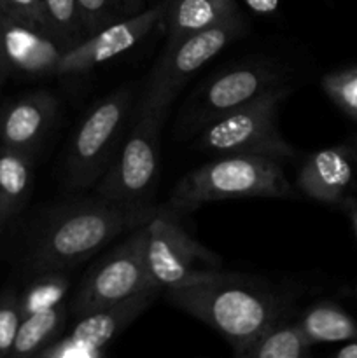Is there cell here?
<instances>
[{
	"instance_id": "cell-1",
	"label": "cell",
	"mask_w": 357,
	"mask_h": 358,
	"mask_svg": "<svg viewBox=\"0 0 357 358\" xmlns=\"http://www.w3.org/2000/svg\"><path fill=\"white\" fill-rule=\"evenodd\" d=\"M172 306L219 332L240 357L258 336L287 320L290 299L262 280L210 271L198 282L164 290Z\"/></svg>"
},
{
	"instance_id": "cell-2",
	"label": "cell",
	"mask_w": 357,
	"mask_h": 358,
	"mask_svg": "<svg viewBox=\"0 0 357 358\" xmlns=\"http://www.w3.org/2000/svg\"><path fill=\"white\" fill-rule=\"evenodd\" d=\"M163 206L122 205L94 196L49 213L24 262L34 275L69 271L107 247L122 233H132Z\"/></svg>"
},
{
	"instance_id": "cell-3",
	"label": "cell",
	"mask_w": 357,
	"mask_h": 358,
	"mask_svg": "<svg viewBox=\"0 0 357 358\" xmlns=\"http://www.w3.org/2000/svg\"><path fill=\"white\" fill-rule=\"evenodd\" d=\"M284 163L265 156L224 154L188 171L172 191L164 206L189 212L214 201L238 198H296Z\"/></svg>"
},
{
	"instance_id": "cell-4",
	"label": "cell",
	"mask_w": 357,
	"mask_h": 358,
	"mask_svg": "<svg viewBox=\"0 0 357 358\" xmlns=\"http://www.w3.org/2000/svg\"><path fill=\"white\" fill-rule=\"evenodd\" d=\"M289 86L280 84L266 91L251 103L206 122L198 133L195 147L202 152L247 154L286 161L294 156V147L282 136L279 128V108Z\"/></svg>"
},
{
	"instance_id": "cell-5",
	"label": "cell",
	"mask_w": 357,
	"mask_h": 358,
	"mask_svg": "<svg viewBox=\"0 0 357 358\" xmlns=\"http://www.w3.org/2000/svg\"><path fill=\"white\" fill-rule=\"evenodd\" d=\"M133 108V91L125 86L98 101L80 121L63 163L70 191L94 187L104 177L121 147Z\"/></svg>"
},
{
	"instance_id": "cell-6",
	"label": "cell",
	"mask_w": 357,
	"mask_h": 358,
	"mask_svg": "<svg viewBox=\"0 0 357 358\" xmlns=\"http://www.w3.org/2000/svg\"><path fill=\"white\" fill-rule=\"evenodd\" d=\"M168 112L135 110L132 128L94 191L122 205H153L161 164V128Z\"/></svg>"
},
{
	"instance_id": "cell-7",
	"label": "cell",
	"mask_w": 357,
	"mask_h": 358,
	"mask_svg": "<svg viewBox=\"0 0 357 358\" xmlns=\"http://www.w3.org/2000/svg\"><path fill=\"white\" fill-rule=\"evenodd\" d=\"M240 13L219 24L195 31L174 44L164 45L160 59L150 70L135 110L168 112L182 87L203 65L219 55L230 42L245 34Z\"/></svg>"
},
{
	"instance_id": "cell-8",
	"label": "cell",
	"mask_w": 357,
	"mask_h": 358,
	"mask_svg": "<svg viewBox=\"0 0 357 358\" xmlns=\"http://www.w3.org/2000/svg\"><path fill=\"white\" fill-rule=\"evenodd\" d=\"M175 215L163 206L146 224L147 276L150 287L158 290L198 282L223 264V259L196 241Z\"/></svg>"
},
{
	"instance_id": "cell-9",
	"label": "cell",
	"mask_w": 357,
	"mask_h": 358,
	"mask_svg": "<svg viewBox=\"0 0 357 358\" xmlns=\"http://www.w3.org/2000/svg\"><path fill=\"white\" fill-rule=\"evenodd\" d=\"M146 243L147 227L144 224L133 229L122 243L112 248L97 264L91 266L72 299V313L77 318L149 289Z\"/></svg>"
},
{
	"instance_id": "cell-10",
	"label": "cell",
	"mask_w": 357,
	"mask_h": 358,
	"mask_svg": "<svg viewBox=\"0 0 357 358\" xmlns=\"http://www.w3.org/2000/svg\"><path fill=\"white\" fill-rule=\"evenodd\" d=\"M280 84L279 72L268 63L230 66L196 90L186 105V126L202 129L212 119L251 103Z\"/></svg>"
},
{
	"instance_id": "cell-11",
	"label": "cell",
	"mask_w": 357,
	"mask_h": 358,
	"mask_svg": "<svg viewBox=\"0 0 357 358\" xmlns=\"http://www.w3.org/2000/svg\"><path fill=\"white\" fill-rule=\"evenodd\" d=\"M167 2L115 20L94 34L86 35L76 48L63 52L58 65V76H79L94 66L122 55L144 41L158 24L163 23Z\"/></svg>"
},
{
	"instance_id": "cell-12",
	"label": "cell",
	"mask_w": 357,
	"mask_h": 358,
	"mask_svg": "<svg viewBox=\"0 0 357 358\" xmlns=\"http://www.w3.org/2000/svg\"><path fill=\"white\" fill-rule=\"evenodd\" d=\"M298 189L315 201L342 203L357 184V147H328L312 154L298 173Z\"/></svg>"
},
{
	"instance_id": "cell-13",
	"label": "cell",
	"mask_w": 357,
	"mask_h": 358,
	"mask_svg": "<svg viewBox=\"0 0 357 358\" xmlns=\"http://www.w3.org/2000/svg\"><path fill=\"white\" fill-rule=\"evenodd\" d=\"M58 108L51 91H35L7 103L0 110V147L34 156L55 124Z\"/></svg>"
},
{
	"instance_id": "cell-14",
	"label": "cell",
	"mask_w": 357,
	"mask_h": 358,
	"mask_svg": "<svg viewBox=\"0 0 357 358\" xmlns=\"http://www.w3.org/2000/svg\"><path fill=\"white\" fill-rule=\"evenodd\" d=\"M4 48L10 70L16 69L31 76L58 72L63 49L46 31L14 20L6 13L4 20Z\"/></svg>"
},
{
	"instance_id": "cell-15",
	"label": "cell",
	"mask_w": 357,
	"mask_h": 358,
	"mask_svg": "<svg viewBox=\"0 0 357 358\" xmlns=\"http://www.w3.org/2000/svg\"><path fill=\"white\" fill-rule=\"evenodd\" d=\"M160 292L161 290L149 287L128 299L79 317V322L74 325L70 336L88 348L105 352V346L128 325H132L154 303Z\"/></svg>"
},
{
	"instance_id": "cell-16",
	"label": "cell",
	"mask_w": 357,
	"mask_h": 358,
	"mask_svg": "<svg viewBox=\"0 0 357 358\" xmlns=\"http://www.w3.org/2000/svg\"><path fill=\"white\" fill-rule=\"evenodd\" d=\"M237 0H168L163 23L167 45L237 16Z\"/></svg>"
},
{
	"instance_id": "cell-17",
	"label": "cell",
	"mask_w": 357,
	"mask_h": 358,
	"mask_svg": "<svg viewBox=\"0 0 357 358\" xmlns=\"http://www.w3.org/2000/svg\"><path fill=\"white\" fill-rule=\"evenodd\" d=\"M34 185V156L0 147V234L27 206Z\"/></svg>"
},
{
	"instance_id": "cell-18",
	"label": "cell",
	"mask_w": 357,
	"mask_h": 358,
	"mask_svg": "<svg viewBox=\"0 0 357 358\" xmlns=\"http://www.w3.org/2000/svg\"><path fill=\"white\" fill-rule=\"evenodd\" d=\"M66 320V306L58 304L49 310L23 317L10 357H38V353L58 338Z\"/></svg>"
},
{
	"instance_id": "cell-19",
	"label": "cell",
	"mask_w": 357,
	"mask_h": 358,
	"mask_svg": "<svg viewBox=\"0 0 357 358\" xmlns=\"http://www.w3.org/2000/svg\"><path fill=\"white\" fill-rule=\"evenodd\" d=\"M298 325L314 345L342 343L357 338V324L349 313L332 303H317L308 308Z\"/></svg>"
},
{
	"instance_id": "cell-20",
	"label": "cell",
	"mask_w": 357,
	"mask_h": 358,
	"mask_svg": "<svg viewBox=\"0 0 357 358\" xmlns=\"http://www.w3.org/2000/svg\"><path fill=\"white\" fill-rule=\"evenodd\" d=\"M314 343L304 336L298 322L284 320L272 325L254 339L240 358H303Z\"/></svg>"
},
{
	"instance_id": "cell-21",
	"label": "cell",
	"mask_w": 357,
	"mask_h": 358,
	"mask_svg": "<svg viewBox=\"0 0 357 358\" xmlns=\"http://www.w3.org/2000/svg\"><path fill=\"white\" fill-rule=\"evenodd\" d=\"M42 6L48 20L49 34L58 42L63 52L76 48L86 37L77 0H42Z\"/></svg>"
},
{
	"instance_id": "cell-22",
	"label": "cell",
	"mask_w": 357,
	"mask_h": 358,
	"mask_svg": "<svg viewBox=\"0 0 357 358\" xmlns=\"http://www.w3.org/2000/svg\"><path fill=\"white\" fill-rule=\"evenodd\" d=\"M70 289V280L65 271H49L35 275L34 282L20 294L23 317L37 311L49 310L63 303Z\"/></svg>"
},
{
	"instance_id": "cell-23",
	"label": "cell",
	"mask_w": 357,
	"mask_h": 358,
	"mask_svg": "<svg viewBox=\"0 0 357 358\" xmlns=\"http://www.w3.org/2000/svg\"><path fill=\"white\" fill-rule=\"evenodd\" d=\"M23 320L20 294L13 289L0 292V357H9Z\"/></svg>"
},
{
	"instance_id": "cell-24",
	"label": "cell",
	"mask_w": 357,
	"mask_h": 358,
	"mask_svg": "<svg viewBox=\"0 0 357 358\" xmlns=\"http://www.w3.org/2000/svg\"><path fill=\"white\" fill-rule=\"evenodd\" d=\"M322 87L343 112L357 119V69L329 73L322 79Z\"/></svg>"
},
{
	"instance_id": "cell-25",
	"label": "cell",
	"mask_w": 357,
	"mask_h": 358,
	"mask_svg": "<svg viewBox=\"0 0 357 358\" xmlns=\"http://www.w3.org/2000/svg\"><path fill=\"white\" fill-rule=\"evenodd\" d=\"M77 3H79L86 35L94 34L108 23H114L119 16L122 17L118 0H77Z\"/></svg>"
},
{
	"instance_id": "cell-26",
	"label": "cell",
	"mask_w": 357,
	"mask_h": 358,
	"mask_svg": "<svg viewBox=\"0 0 357 358\" xmlns=\"http://www.w3.org/2000/svg\"><path fill=\"white\" fill-rule=\"evenodd\" d=\"M2 9L14 20L24 24L38 28V30L49 34L48 20H46L44 6L42 0H0ZM51 35V34H49Z\"/></svg>"
},
{
	"instance_id": "cell-27",
	"label": "cell",
	"mask_w": 357,
	"mask_h": 358,
	"mask_svg": "<svg viewBox=\"0 0 357 358\" xmlns=\"http://www.w3.org/2000/svg\"><path fill=\"white\" fill-rule=\"evenodd\" d=\"M104 355L105 352L88 348L86 345L74 339L70 334L66 338L55 339L51 345H48L38 353L41 358H100Z\"/></svg>"
},
{
	"instance_id": "cell-28",
	"label": "cell",
	"mask_w": 357,
	"mask_h": 358,
	"mask_svg": "<svg viewBox=\"0 0 357 358\" xmlns=\"http://www.w3.org/2000/svg\"><path fill=\"white\" fill-rule=\"evenodd\" d=\"M4 20H6V10L0 6V86L6 83L7 76L10 73V65L7 62L6 48H4Z\"/></svg>"
},
{
	"instance_id": "cell-29",
	"label": "cell",
	"mask_w": 357,
	"mask_h": 358,
	"mask_svg": "<svg viewBox=\"0 0 357 358\" xmlns=\"http://www.w3.org/2000/svg\"><path fill=\"white\" fill-rule=\"evenodd\" d=\"M245 6L251 7L258 14H272L279 9L280 0H244Z\"/></svg>"
},
{
	"instance_id": "cell-30",
	"label": "cell",
	"mask_w": 357,
	"mask_h": 358,
	"mask_svg": "<svg viewBox=\"0 0 357 358\" xmlns=\"http://www.w3.org/2000/svg\"><path fill=\"white\" fill-rule=\"evenodd\" d=\"M119 9H121L122 17L132 16V14L140 13V10L146 9V0H118Z\"/></svg>"
},
{
	"instance_id": "cell-31",
	"label": "cell",
	"mask_w": 357,
	"mask_h": 358,
	"mask_svg": "<svg viewBox=\"0 0 357 358\" xmlns=\"http://www.w3.org/2000/svg\"><path fill=\"white\" fill-rule=\"evenodd\" d=\"M338 358H357V338L350 339L349 345H345L343 348H340V352L336 353Z\"/></svg>"
},
{
	"instance_id": "cell-32",
	"label": "cell",
	"mask_w": 357,
	"mask_h": 358,
	"mask_svg": "<svg viewBox=\"0 0 357 358\" xmlns=\"http://www.w3.org/2000/svg\"><path fill=\"white\" fill-rule=\"evenodd\" d=\"M352 224H354V231H356V236H357V210L352 213Z\"/></svg>"
}]
</instances>
